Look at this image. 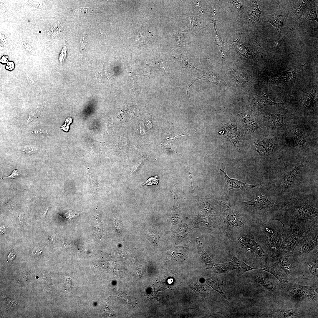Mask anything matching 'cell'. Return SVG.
I'll use <instances>...</instances> for the list:
<instances>
[{
    "instance_id": "cell-17",
    "label": "cell",
    "mask_w": 318,
    "mask_h": 318,
    "mask_svg": "<svg viewBox=\"0 0 318 318\" xmlns=\"http://www.w3.org/2000/svg\"><path fill=\"white\" fill-rule=\"evenodd\" d=\"M305 64L299 67L295 66L271 76V83L274 85L285 84L293 81L299 74Z\"/></svg>"
},
{
    "instance_id": "cell-7",
    "label": "cell",
    "mask_w": 318,
    "mask_h": 318,
    "mask_svg": "<svg viewBox=\"0 0 318 318\" xmlns=\"http://www.w3.org/2000/svg\"><path fill=\"white\" fill-rule=\"evenodd\" d=\"M236 240L241 247L261 264L266 266L271 263L272 257L264 251L258 241L242 236Z\"/></svg>"
},
{
    "instance_id": "cell-42",
    "label": "cell",
    "mask_w": 318,
    "mask_h": 318,
    "mask_svg": "<svg viewBox=\"0 0 318 318\" xmlns=\"http://www.w3.org/2000/svg\"><path fill=\"white\" fill-rule=\"evenodd\" d=\"M81 213V212L72 210L68 211L65 214L67 218L71 219L77 217Z\"/></svg>"
},
{
    "instance_id": "cell-49",
    "label": "cell",
    "mask_w": 318,
    "mask_h": 318,
    "mask_svg": "<svg viewBox=\"0 0 318 318\" xmlns=\"http://www.w3.org/2000/svg\"><path fill=\"white\" fill-rule=\"evenodd\" d=\"M16 256V253L13 250L11 252L8 256L7 260L8 261L13 260Z\"/></svg>"
},
{
    "instance_id": "cell-47",
    "label": "cell",
    "mask_w": 318,
    "mask_h": 318,
    "mask_svg": "<svg viewBox=\"0 0 318 318\" xmlns=\"http://www.w3.org/2000/svg\"><path fill=\"white\" fill-rule=\"evenodd\" d=\"M19 174L18 173V172H17V169H16L14 170V171L12 172V173H11V174L10 175H9V176H8L7 177H6L3 178H1L4 179V178H16V177H17L18 176V175Z\"/></svg>"
},
{
    "instance_id": "cell-32",
    "label": "cell",
    "mask_w": 318,
    "mask_h": 318,
    "mask_svg": "<svg viewBox=\"0 0 318 318\" xmlns=\"http://www.w3.org/2000/svg\"><path fill=\"white\" fill-rule=\"evenodd\" d=\"M255 279L258 283L267 289L272 290L274 289L275 286L274 283L262 275H256L255 276Z\"/></svg>"
},
{
    "instance_id": "cell-45",
    "label": "cell",
    "mask_w": 318,
    "mask_h": 318,
    "mask_svg": "<svg viewBox=\"0 0 318 318\" xmlns=\"http://www.w3.org/2000/svg\"><path fill=\"white\" fill-rule=\"evenodd\" d=\"M144 267H142V266H139L137 267L135 271V274H136V275L137 277H139L140 276H141V275L144 274L145 272V270L144 269Z\"/></svg>"
},
{
    "instance_id": "cell-36",
    "label": "cell",
    "mask_w": 318,
    "mask_h": 318,
    "mask_svg": "<svg viewBox=\"0 0 318 318\" xmlns=\"http://www.w3.org/2000/svg\"><path fill=\"white\" fill-rule=\"evenodd\" d=\"M41 115V110L40 108H38L36 110L30 111L29 112V117L26 121L24 123V126L27 125L34 119L38 118Z\"/></svg>"
},
{
    "instance_id": "cell-20",
    "label": "cell",
    "mask_w": 318,
    "mask_h": 318,
    "mask_svg": "<svg viewBox=\"0 0 318 318\" xmlns=\"http://www.w3.org/2000/svg\"><path fill=\"white\" fill-rule=\"evenodd\" d=\"M291 137L290 138V144L293 146L305 151L307 149V144L303 131L298 125H294L292 130Z\"/></svg>"
},
{
    "instance_id": "cell-16",
    "label": "cell",
    "mask_w": 318,
    "mask_h": 318,
    "mask_svg": "<svg viewBox=\"0 0 318 318\" xmlns=\"http://www.w3.org/2000/svg\"><path fill=\"white\" fill-rule=\"evenodd\" d=\"M224 175L225 179V183L224 188V191L227 192L230 190L235 188H239L241 191H254L257 189L263 186V184H259L255 185H251L243 183L237 179L230 178L226 173L225 168L223 165L220 168Z\"/></svg>"
},
{
    "instance_id": "cell-35",
    "label": "cell",
    "mask_w": 318,
    "mask_h": 318,
    "mask_svg": "<svg viewBox=\"0 0 318 318\" xmlns=\"http://www.w3.org/2000/svg\"><path fill=\"white\" fill-rule=\"evenodd\" d=\"M145 29H141L137 33L136 42L139 46L146 44L148 38V33Z\"/></svg>"
},
{
    "instance_id": "cell-39",
    "label": "cell",
    "mask_w": 318,
    "mask_h": 318,
    "mask_svg": "<svg viewBox=\"0 0 318 318\" xmlns=\"http://www.w3.org/2000/svg\"><path fill=\"white\" fill-rule=\"evenodd\" d=\"M159 179L157 175L151 177L148 179L144 183V186H145L153 184H157L158 183Z\"/></svg>"
},
{
    "instance_id": "cell-48",
    "label": "cell",
    "mask_w": 318,
    "mask_h": 318,
    "mask_svg": "<svg viewBox=\"0 0 318 318\" xmlns=\"http://www.w3.org/2000/svg\"><path fill=\"white\" fill-rule=\"evenodd\" d=\"M0 62L3 64H7L8 61V57L7 55H3L0 58Z\"/></svg>"
},
{
    "instance_id": "cell-12",
    "label": "cell",
    "mask_w": 318,
    "mask_h": 318,
    "mask_svg": "<svg viewBox=\"0 0 318 318\" xmlns=\"http://www.w3.org/2000/svg\"><path fill=\"white\" fill-rule=\"evenodd\" d=\"M249 144L264 159L274 153L279 147L276 141L269 137H257L250 140Z\"/></svg>"
},
{
    "instance_id": "cell-8",
    "label": "cell",
    "mask_w": 318,
    "mask_h": 318,
    "mask_svg": "<svg viewBox=\"0 0 318 318\" xmlns=\"http://www.w3.org/2000/svg\"><path fill=\"white\" fill-rule=\"evenodd\" d=\"M318 224L313 225L309 228L304 233L293 252L297 257L304 256L314 249H318Z\"/></svg>"
},
{
    "instance_id": "cell-52",
    "label": "cell",
    "mask_w": 318,
    "mask_h": 318,
    "mask_svg": "<svg viewBox=\"0 0 318 318\" xmlns=\"http://www.w3.org/2000/svg\"><path fill=\"white\" fill-rule=\"evenodd\" d=\"M22 216H23V214H21V213L19 215V217L18 218V221H19L20 223L21 222V219L22 218Z\"/></svg>"
},
{
    "instance_id": "cell-26",
    "label": "cell",
    "mask_w": 318,
    "mask_h": 318,
    "mask_svg": "<svg viewBox=\"0 0 318 318\" xmlns=\"http://www.w3.org/2000/svg\"><path fill=\"white\" fill-rule=\"evenodd\" d=\"M196 245L198 250L201 261L207 269H210L213 268L214 263L211 258L204 251L202 244L200 242L198 238H196Z\"/></svg>"
},
{
    "instance_id": "cell-43",
    "label": "cell",
    "mask_w": 318,
    "mask_h": 318,
    "mask_svg": "<svg viewBox=\"0 0 318 318\" xmlns=\"http://www.w3.org/2000/svg\"><path fill=\"white\" fill-rule=\"evenodd\" d=\"M66 46L65 45L63 48L61 50L60 54L59 57V60L61 63H62L64 61L66 57Z\"/></svg>"
},
{
    "instance_id": "cell-19",
    "label": "cell",
    "mask_w": 318,
    "mask_h": 318,
    "mask_svg": "<svg viewBox=\"0 0 318 318\" xmlns=\"http://www.w3.org/2000/svg\"><path fill=\"white\" fill-rule=\"evenodd\" d=\"M310 0L292 1L288 14L294 26L303 14Z\"/></svg>"
},
{
    "instance_id": "cell-23",
    "label": "cell",
    "mask_w": 318,
    "mask_h": 318,
    "mask_svg": "<svg viewBox=\"0 0 318 318\" xmlns=\"http://www.w3.org/2000/svg\"><path fill=\"white\" fill-rule=\"evenodd\" d=\"M302 312L298 309H290L284 308H278L271 311V317L294 318L300 316Z\"/></svg>"
},
{
    "instance_id": "cell-9",
    "label": "cell",
    "mask_w": 318,
    "mask_h": 318,
    "mask_svg": "<svg viewBox=\"0 0 318 318\" xmlns=\"http://www.w3.org/2000/svg\"><path fill=\"white\" fill-rule=\"evenodd\" d=\"M237 116L243 125L246 136L250 140L263 133L264 130L259 125L256 118L249 110L246 108L239 109Z\"/></svg>"
},
{
    "instance_id": "cell-33",
    "label": "cell",
    "mask_w": 318,
    "mask_h": 318,
    "mask_svg": "<svg viewBox=\"0 0 318 318\" xmlns=\"http://www.w3.org/2000/svg\"><path fill=\"white\" fill-rule=\"evenodd\" d=\"M229 257L234 261L236 265L237 268L241 272H245L253 270H259V269L254 268L250 266L244 262L232 255H230Z\"/></svg>"
},
{
    "instance_id": "cell-30",
    "label": "cell",
    "mask_w": 318,
    "mask_h": 318,
    "mask_svg": "<svg viewBox=\"0 0 318 318\" xmlns=\"http://www.w3.org/2000/svg\"><path fill=\"white\" fill-rule=\"evenodd\" d=\"M206 281L208 284L212 287L215 291L220 294L228 302L227 298L223 293L220 286V282L217 277L216 274H215L211 277L206 279Z\"/></svg>"
},
{
    "instance_id": "cell-38",
    "label": "cell",
    "mask_w": 318,
    "mask_h": 318,
    "mask_svg": "<svg viewBox=\"0 0 318 318\" xmlns=\"http://www.w3.org/2000/svg\"><path fill=\"white\" fill-rule=\"evenodd\" d=\"M38 150L37 147L34 146L25 145L23 149V151L25 154H32L36 152Z\"/></svg>"
},
{
    "instance_id": "cell-37",
    "label": "cell",
    "mask_w": 318,
    "mask_h": 318,
    "mask_svg": "<svg viewBox=\"0 0 318 318\" xmlns=\"http://www.w3.org/2000/svg\"><path fill=\"white\" fill-rule=\"evenodd\" d=\"M71 9L74 13L80 15L89 14L94 10L92 7L72 8Z\"/></svg>"
},
{
    "instance_id": "cell-28",
    "label": "cell",
    "mask_w": 318,
    "mask_h": 318,
    "mask_svg": "<svg viewBox=\"0 0 318 318\" xmlns=\"http://www.w3.org/2000/svg\"><path fill=\"white\" fill-rule=\"evenodd\" d=\"M213 268L215 273L219 274L228 272L238 269L236 264L233 261L222 264L214 263Z\"/></svg>"
},
{
    "instance_id": "cell-44",
    "label": "cell",
    "mask_w": 318,
    "mask_h": 318,
    "mask_svg": "<svg viewBox=\"0 0 318 318\" xmlns=\"http://www.w3.org/2000/svg\"><path fill=\"white\" fill-rule=\"evenodd\" d=\"M48 131L46 129L44 128H37L32 132L36 134H46Z\"/></svg>"
},
{
    "instance_id": "cell-29",
    "label": "cell",
    "mask_w": 318,
    "mask_h": 318,
    "mask_svg": "<svg viewBox=\"0 0 318 318\" xmlns=\"http://www.w3.org/2000/svg\"><path fill=\"white\" fill-rule=\"evenodd\" d=\"M250 13L252 20L255 23L258 24L263 22L264 17V13L259 9L256 0L253 1L251 5Z\"/></svg>"
},
{
    "instance_id": "cell-10",
    "label": "cell",
    "mask_w": 318,
    "mask_h": 318,
    "mask_svg": "<svg viewBox=\"0 0 318 318\" xmlns=\"http://www.w3.org/2000/svg\"><path fill=\"white\" fill-rule=\"evenodd\" d=\"M263 22L269 23L276 28L281 37L279 41L291 32L294 27L288 14L284 11L265 16Z\"/></svg>"
},
{
    "instance_id": "cell-31",
    "label": "cell",
    "mask_w": 318,
    "mask_h": 318,
    "mask_svg": "<svg viewBox=\"0 0 318 318\" xmlns=\"http://www.w3.org/2000/svg\"><path fill=\"white\" fill-rule=\"evenodd\" d=\"M196 223L198 227L207 229L214 228L216 225L215 222L212 218L207 216L199 217Z\"/></svg>"
},
{
    "instance_id": "cell-18",
    "label": "cell",
    "mask_w": 318,
    "mask_h": 318,
    "mask_svg": "<svg viewBox=\"0 0 318 318\" xmlns=\"http://www.w3.org/2000/svg\"><path fill=\"white\" fill-rule=\"evenodd\" d=\"M318 0H310L305 8L303 14L299 18L293 28V30L297 29L302 23L309 20H316L318 21L317 14V8Z\"/></svg>"
},
{
    "instance_id": "cell-2",
    "label": "cell",
    "mask_w": 318,
    "mask_h": 318,
    "mask_svg": "<svg viewBox=\"0 0 318 318\" xmlns=\"http://www.w3.org/2000/svg\"><path fill=\"white\" fill-rule=\"evenodd\" d=\"M281 206L285 214L292 219L307 220L318 217V209L310 206L308 201L302 197H290Z\"/></svg>"
},
{
    "instance_id": "cell-11",
    "label": "cell",
    "mask_w": 318,
    "mask_h": 318,
    "mask_svg": "<svg viewBox=\"0 0 318 318\" xmlns=\"http://www.w3.org/2000/svg\"><path fill=\"white\" fill-rule=\"evenodd\" d=\"M240 122L234 117H231L226 123H221V127L224 130L220 134L224 136L226 140L230 141L238 152L243 130Z\"/></svg>"
},
{
    "instance_id": "cell-25",
    "label": "cell",
    "mask_w": 318,
    "mask_h": 318,
    "mask_svg": "<svg viewBox=\"0 0 318 318\" xmlns=\"http://www.w3.org/2000/svg\"><path fill=\"white\" fill-rule=\"evenodd\" d=\"M174 198V204L172 212L168 221L170 222L172 226L178 224L180 219L183 218L179 208V204L177 196L174 193H173Z\"/></svg>"
},
{
    "instance_id": "cell-15",
    "label": "cell",
    "mask_w": 318,
    "mask_h": 318,
    "mask_svg": "<svg viewBox=\"0 0 318 318\" xmlns=\"http://www.w3.org/2000/svg\"><path fill=\"white\" fill-rule=\"evenodd\" d=\"M286 114L266 112L262 117L261 122L271 133L279 135L286 130V125L284 122V116Z\"/></svg>"
},
{
    "instance_id": "cell-21",
    "label": "cell",
    "mask_w": 318,
    "mask_h": 318,
    "mask_svg": "<svg viewBox=\"0 0 318 318\" xmlns=\"http://www.w3.org/2000/svg\"><path fill=\"white\" fill-rule=\"evenodd\" d=\"M259 270L269 273L281 283L285 284L289 282L287 275L279 265L274 262H272L269 265L263 268L259 269Z\"/></svg>"
},
{
    "instance_id": "cell-50",
    "label": "cell",
    "mask_w": 318,
    "mask_h": 318,
    "mask_svg": "<svg viewBox=\"0 0 318 318\" xmlns=\"http://www.w3.org/2000/svg\"><path fill=\"white\" fill-rule=\"evenodd\" d=\"M0 41L2 43H5L6 40V39L4 35L1 34L0 35Z\"/></svg>"
},
{
    "instance_id": "cell-46",
    "label": "cell",
    "mask_w": 318,
    "mask_h": 318,
    "mask_svg": "<svg viewBox=\"0 0 318 318\" xmlns=\"http://www.w3.org/2000/svg\"><path fill=\"white\" fill-rule=\"evenodd\" d=\"M15 67V65L14 62L12 61H9L6 64V69L10 71L13 70Z\"/></svg>"
},
{
    "instance_id": "cell-34",
    "label": "cell",
    "mask_w": 318,
    "mask_h": 318,
    "mask_svg": "<svg viewBox=\"0 0 318 318\" xmlns=\"http://www.w3.org/2000/svg\"><path fill=\"white\" fill-rule=\"evenodd\" d=\"M212 20V23L213 26V27L215 33L216 37L215 42L216 44L218 46L221 53L222 59V62H223V59L224 58L225 53L224 44L222 38L218 35L215 26V21L214 19L213 18V20Z\"/></svg>"
},
{
    "instance_id": "cell-40",
    "label": "cell",
    "mask_w": 318,
    "mask_h": 318,
    "mask_svg": "<svg viewBox=\"0 0 318 318\" xmlns=\"http://www.w3.org/2000/svg\"><path fill=\"white\" fill-rule=\"evenodd\" d=\"M114 225L118 232L121 233L123 230V224L121 221L116 218H114Z\"/></svg>"
},
{
    "instance_id": "cell-51",
    "label": "cell",
    "mask_w": 318,
    "mask_h": 318,
    "mask_svg": "<svg viewBox=\"0 0 318 318\" xmlns=\"http://www.w3.org/2000/svg\"><path fill=\"white\" fill-rule=\"evenodd\" d=\"M49 207L48 206L47 207H46V208H45V209L44 210V213H43V217H44L46 216V214H47V211L48 209H49Z\"/></svg>"
},
{
    "instance_id": "cell-22",
    "label": "cell",
    "mask_w": 318,
    "mask_h": 318,
    "mask_svg": "<svg viewBox=\"0 0 318 318\" xmlns=\"http://www.w3.org/2000/svg\"><path fill=\"white\" fill-rule=\"evenodd\" d=\"M269 95L261 92L255 95L251 101L252 106L259 110L268 106L275 105L281 103L276 102L271 100L268 97Z\"/></svg>"
},
{
    "instance_id": "cell-4",
    "label": "cell",
    "mask_w": 318,
    "mask_h": 318,
    "mask_svg": "<svg viewBox=\"0 0 318 318\" xmlns=\"http://www.w3.org/2000/svg\"><path fill=\"white\" fill-rule=\"evenodd\" d=\"M262 186L256 189L254 192L256 196L250 201L240 202L242 208L250 213L263 217L267 212H273L282 210L281 205L275 204L271 202L267 197V189L265 194L262 195Z\"/></svg>"
},
{
    "instance_id": "cell-41",
    "label": "cell",
    "mask_w": 318,
    "mask_h": 318,
    "mask_svg": "<svg viewBox=\"0 0 318 318\" xmlns=\"http://www.w3.org/2000/svg\"><path fill=\"white\" fill-rule=\"evenodd\" d=\"M81 49L83 50L86 48L87 43V34H83L81 35L80 39Z\"/></svg>"
},
{
    "instance_id": "cell-14",
    "label": "cell",
    "mask_w": 318,
    "mask_h": 318,
    "mask_svg": "<svg viewBox=\"0 0 318 318\" xmlns=\"http://www.w3.org/2000/svg\"><path fill=\"white\" fill-rule=\"evenodd\" d=\"M223 226L225 234L228 236L234 227L242 228L244 224L242 218L235 208L226 203L223 204Z\"/></svg>"
},
{
    "instance_id": "cell-6",
    "label": "cell",
    "mask_w": 318,
    "mask_h": 318,
    "mask_svg": "<svg viewBox=\"0 0 318 318\" xmlns=\"http://www.w3.org/2000/svg\"><path fill=\"white\" fill-rule=\"evenodd\" d=\"M287 284L285 285V293L293 300L299 302L307 299L312 302L318 301L317 285H303L289 282Z\"/></svg>"
},
{
    "instance_id": "cell-5",
    "label": "cell",
    "mask_w": 318,
    "mask_h": 318,
    "mask_svg": "<svg viewBox=\"0 0 318 318\" xmlns=\"http://www.w3.org/2000/svg\"><path fill=\"white\" fill-rule=\"evenodd\" d=\"M305 162L302 159L291 170L285 173L273 185L279 193L289 192L302 180L305 170Z\"/></svg>"
},
{
    "instance_id": "cell-1",
    "label": "cell",
    "mask_w": 318,
    "mask_h": 318,
    "mask_svg": "<svg viewBox=\"0 0 318 318\" xmlns=\"http://www.w3.org/2000/svg\"><path fill=\"white\" fill-rule=\"evenodd\" d=\"M318 224V217L307 220L292 219L288 228H282L281 231V250L293 252L304 233L311 226Z\"/></svg>"
},
{
    "instance_id": "cell-13",
    "label": "cell",
    "mask_w": 318,
    "mask_h": 318,
    "mask_svg": "<svg viewBox=\"0 0 318 318\" xmlns=\"http://www.w3.org/2000/svg\"><path fill=\"white\" fill-rule=\"evenodd\" d=\"M272 262L279 265L287 275L293 274L299 263L293 252L284 250L272 257Z\"/></svg>"
},
{
    "instance_id": "cell-24",
    "label": "cell",
    "mask_w": 318,
    "mask_h": 318,
    "mask_svg": "<svg viewBox=\"0 0 318 318\" xmlns=\"http://www.w3.org/2000/svg\"><path fill=\"white\" fill-rule=\"evenodd\" d=\"M305 257L304 263L309 272L314 278L318 279V253H310L304 256Z\"/></svg>"
},
{
    "instance_id": "cell-27",
    "label": "cell",
    "mask_w": 318,
    "mask_h": 318,
    "mask_svg": "<svg viewBox=\"0 0 318 318\" xmlns=\"http://www.w3.org/2000/svg\"><path fill=\"white\" fill-rule=\"evenodd\" d=\"M188 248L186 246H175L169 251V254L173 259L177 261H186L187 258Z\"/></svg>"
},
{
    "instance_id": "cell-3",
    "label": "cell",
    "mask_w": 318,
    "mask_h": 318,
    "mask_svg": "<svg viewBox=\"0 0 318 318\" xmlns=\"http://www.w3.org/2000/svg\"><path fill=\"white\" fill-rule=\"evenodd\" d=\"M274 219H265L261 226L262 234L259 239L273 254L277 255L281 250L282 228L274 224ZM275 255V256H276Z\"/></svg>"
}]
</instances>
